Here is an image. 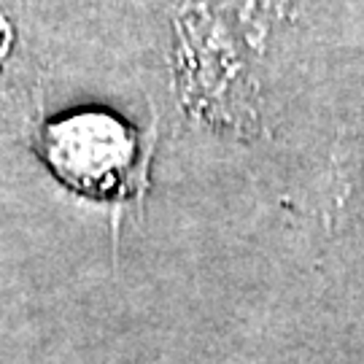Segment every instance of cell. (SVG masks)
I'll use <instances>...</instances> for the list:
<instances>
[{"label": "cell", "instance_id": "obj_1", "mask_svg": "<svg viewBox=\"0 0 364 364\" xmlns=\"http://www.w3.org/2000/svg\"><path fill=\"white\" fill-rule=\"evenodd\" d=\"M154 364H168V362H154Z\"/></svg>", "mask_w": 364, "mask_h": 364}]
</instances>
